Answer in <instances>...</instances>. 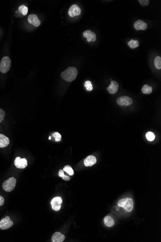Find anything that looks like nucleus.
<instances>
[{
	"instance_id": "cd10ccee",
	"label": "nucleus",
	"mask_w": 161,
	"mask_h": 242,
	"mask_svg": "<svg viewBox=\"0 0 161 242\" xmlns=\"http://www.w3.org/2000/svg\"><path fill=\"white\" fill-rule=\"evenodd\" d=\"M4 203V198H3V197L0 196V207L3 205Z\"/></svg>"
},
{
	"instance_id": "bb28decb",
	"label": "nucleus",
	"mask_w": 161,
	"mask_h": 242,
	"mask_svg": "<svg viewBox=\"0 0 161 242\" xmlns=\"http://www.w3.org/2000/svg\"><path fill=\"white\" fill-rule=\"evenodd\" d=\"M139 1L141 4V6H148L149 3V0H139Z\"/></svg>"
},
{
	"instance_id": "4468645a",
	"label": "nucleus",
	"mask_w": 161,
	"mask_h": 242,
	"mask_svg": "<svg viewBox=\"0 0 161 242\" xmlns=\"http://www.w3.org/2000/svg\"><path fill=\"white\" fill-rule=\"evenodd\" d=\"M96 159L94 156H89L84 160L85 166L90 167L96 163Z\"/></svg>"
},
{
	"instance_id": "7ed1b4c3",
	"label": "nucleus",
	"mask_w": 161,
	"mask_h": 242,
	"mask_svg": "<svg viewBox=\"0 0 161 242\" xmlns=\"http://www.w3.org/2000/svg\"><path fill=\"white\" fill-rule=\"evenodd\" d=\"M11 66V60L8 56L3 57L0 63V71L1 73H7Z\"/></svg>"
},
{
	"instance_id": "aec40b11",
	"label": "nucleus",
	"mask_w": 161,
	"mask_h": 242,
	"mask_svg": "<svg viewBox=\"0 0 161 242\" xmlns=\"http://www.w3.org/2000/svg\"><path fill=\"white\" fill-rule=\"evenodd\" d=\"M154 65L157 69H161V57L160 56H157L154 60Z\"/></svg>"
},
{
	"instance_id": "a878e982",
	"label": "nucleus",
	"mask_w": 161,
	"mask_h": 242,
	"mask_svg": "<svg viewBox=\"0 0 161 242\" xmlns=\"http://www.w3.org/2000/svg\"><path fill=\"white\" fill-rule=\"evenodd\" d=\"M5 117V112L4 110L0 108V123L3 121Z\"/></svg>"
},
{
	"instance_id": "a211bd4d",
	"label": "nucleus",
	"mask_w": 161,
	"mask_h": 242,
	"mask_svg": "<svg viewBox=\"0 0 161 242\" xmlns=\"http://www.w3.org/2000/svg\"><path fill=\"white\" fill-rule=\"evenodd\" d=\"M127 45L129 46L131 49H134L139 46V43L138 40H131L128 42Z\"/></svg>"
},
{
	"instance_id": "1a4fd4ad",
	"label": "nucleus",
	"mask_w": 161,
	"mask_h": 242,
	"mask_svg": "<svg viewBox=\"0 0 161 242\" xmlns=\"http://www.w3.org/2000/svg\"><path fill=\"white\" fill-rule=\"evenodd\" d=\"M81 12V10L77 4H74L69 8V15L71 17H74L75 16L79 15Z\"/></svg>"
},
{
	"instance_id": "dca6fc26",
	"label": "nucleus",
	"mask_w": 161,
	"mask_h": 242,
	"mask_svg": "<svg viewBox=\"0 0 161 242\" xmlns=\"http://www.w3.org/2000/svg\"><path fill=\"white\" fill-rule=\"evenodd\" d=\"M10 140L7 137L3 134H0V148H3L8 146Z\"/></svg>"
},
{
	"instance_id": "7c9ffc66",
	"label": "nucleus",
	"mask_w": 161,
	"mask_h": 242,
	"mask_svg": "<svg viewBox=\"0 0 161 242\" xmlns=\"http://www.w3.org/2000/svg\"><path fill=\"white\" fill-rule=\"evenodd\" d=\"M49 139L51 140V137L49 136Z\"/></svg>"
},
{
	"instance_id": "9d476101",
	"label": "nucleus",
	"mask_w": 161,
	"mask_h": 242,
	"mask_svg": "<svg viewBox=\"0 0 161 242\" xmlns=\"http://www.w3.org/2000/svg\"><path fill=\"white\" fill-rule=\"evenodd\" d=\"M83 36L87 38L88 42H95L96 40V34L90 30H86L83 33Z\"/></svg>"
},
{
	"instance_id": "f03ea898",
	"label": "nucleus",
	"mask_w": 161,
	"mask_h": 242,
	"mask_svg": "<svg viewBox=\"0 0 161 242\" xmlns=\"http://www.w3.org/2000/svg\"><path fill=\"white\" fill-rule=\"evenodd\" d=\"M118 207H121L128 212L132 211L134 206L133 200L130 198H126L121 199L118 202Z\"/></svg>"
},
{
	"instance_id": "c756f323",
	"label": "nucleus",
	"mask_w": 161,
	"mask_h": 242,
	"mask_svg": "<svg viewBox=\"0 0 161 242\" xmlns=\"http://www.w3.org/2000/svg\"><path fill=\"white\" fill-rule=\"evenodd\" d=\"M58 175H59V176H60V177H63L64 175L63 170H60L59 172H58Z\"/></svg>"
},
{
	"instance_id": "423d86ee",
	"label": "nucleus",
	"mask_w": 161,
	"mask_h": 242,
	"mask_svg": "<svg viewBox=\"0 0 161 242\" xmlns=\"http://www.w3.org/2000/svg\"><path fill=\"white\" fill-rule=\"evenodd\" d=\"M13 225V222L9 216H6L0 221V229L3 230L7 229Z\"/></svg>"
},
{
	"instance_id": "f8f14e48",
	"label": "nucleus",
	"mask_w": 161,
	"mask_h": 242,
	"mask_svg": "<svg viewBox=\"0 0 161 242\" xmlns=\"http://www.w3.org/2000/svg\"><path fill=\"white\" fill-rule=\"evenodd\" d=\"M119 88V85L116 81H112L110 85L108 87L107 90L110 93L112 94H115L117 92Z\"/></svg>"
},
{
	"instance_id": "393cba45",
	"label": "nucleus",
	"mask_w": 161,
	"mask_h": 242,
	"mask_svg": "<svg viewBox=\"0 0 161 242\" xmlns=\"http://www.w3.org/2000/svg\"><path fill=\"white\" fill-rule=\"evenodd\" d=\"M53 137H54V138L55 139V141L57 142H58L61 140V135H60V133H58V132H56L52 134Z\"/></svg>"
},
{
	"instance_id": "b1692460",
	"label": "nucleus",
	"mask_w": 161,
	"mask_h": 242,
	"mask_svg": "<svg viewBox=\"0 0 161 242\" xmlns=\"http://www.w3.org/2000/svg\"><path fill=\"white\" fill-rule=\"evenodd\" d=\"M146 138H147L148 140L149 141H153L155 139V135H154L153 133L152 132H148L147 133V134L146 135Z\"/></svg>"
},
{
	"instance_id": "20e7f679",
	"label": "nucleus",
	"mask_w": 161,
	"mask_h": 242,
	"mask_svg": "<svg viewBox=\"0 0 161 242\" xmlns=\"http://www.w3.org/2000/svg\"><path fill=\"white\" fill-rule=\"evenodd\" d=\"M17 180L14 177H11L4 181L3 184V188L6 192L13 191L16 187Z\"/></svg>"
},
{
	"instance_id": "2eb2a0df",
	"label": "nucleus",
	"mask_w": 161,
	"mask_h": 242,
	"mask_svg": "<svg viewBox=\"0 0 161 242\" xmlns=\"http://www.w3.org/2000/svg\"><path fill=\"white\" fill-rule=\"evenodd\" d=\"M65 239V236L63 234L56 232L53 234L51 238V241L52 242H62Z\"/></svg>"
},
{
	"instance_id": "ddd939ff",
	"label": "nucleus",
	"mask_w": 161,
	"mask_h": 242,
	"mask_svg": "<svg viewBox=\"0 0 161 242\" xmlns=\"http://www.w3.org/2000/svg\"><path fill=\"white\" fill-rule=\"evenodd\" d=\"M134 27L135 29L137 31L140 30L144 31L147 29L148 25H147V23H146L143 20H138L135 22Z\"/></svg>"
},
{
	"instance_id": "39448f33",
	"label": "nucleus",
	"mask_w": 161,
	"mask_h": 242,
	"mask_svg": "<svg viewBox=\"0 0 161 242\" xmlns=\"http://www.w3.org/2000/svg\"><path fill=\"white\" fill-rule=\"evenodd\" d=\"M116 103L120 106H129L133 104V100L131 98L124 96L119 97L116 100Z\"/></svg>"
},
{
	"instance_id": "5701e85b",
	"label": "nucleus",
	"mask_w": 161,
	"mask_h": 242,
	"mask_svg": "<svg viewBox=\"0 0 161 242\" xmlns=\"http://www.w3.org/2000/svg\"><path fill=\"white\" fill-rule=\"evenodd\" d=\"M85 86L86 90L88 91H91L93 88V86L92 85V83L90 81H86L85 82Z\"/></svg>"
},
{
	"instance_id": "f257e3e1",
	"label": "nucleus",
	"mask_w": 161,
	"mask_h": 242,
	"mask_svg": "<svg viewBox=\"0 0 161 242\" xmlns=\"http://www.w3.org/2000/svg\"><path fill=\"white\" fill-rule=\"evenodd\" d=\"M78 73V71L75 67H69L62 72L61 76L65 81L71 82L76 79Z\"/></svg>"
},
{
	"instance_id": "6e6552de",
	"label": "nucleus",
	"mask_w": 161,
	"mask_h": 242,
	"mask_svg": "<svg viewBox=\"0 0 161 242\" xmlns=\"http://www.w3.org/2000/svg\"><path fill=\"white\" fill-rule=\"evenodd\" d=\"M15 165L16 167L19 169H24L27 166L28 162L26 159H21L19 157L16 158L14 161Z\"/></svg>"
},
{
	"instance_id": "4be33fe9",
	"label": "nucleus",
	"mask_w": 161,
	"mask_h": 242,
	"mask_svg": "<svg viewBox=\"0 0 161 242\" xmlns=\"http://www.w3.org/2000/svg\"><path fill=\"white\" fill-rule=\"evenodd\" d=\"M19 11L23 15H26L28 12V8L27 6L24 5H21L19 7Z\"/></svg>"
},
{
	"instance_id": "6ab92c4d",
	"label": "nucleus",
	"mask_w": 161,
	"mask_h": 242,
	"mask_svg": "<svg viewBox=\"0 0 161 242\" xmlns=\"http://www.w3.org/2000/svg\"><path fill=\"white\" fill-rule=\"evenodd\" d=\"M153 91L152 87H150L148 85H145L142 88V92L145 94H150Z\"/></svg>"
},
{
	"instance_id": "9b49d317",
	"label": "nucleus",
	"mask_w": 161,
	"mask_h": 242,
	"mask_svg": "<svg viewBox=\"0 0 161 242\" xmlns=\"http://www.w3.org/2000/svg\"><path fill=\"white\" fill-rule=\"evenodd\" d=\"M28 20L30 24L33 25L35 27H38L41 24V21L39 19L36 15H30L28 17Z\"/></svg>"
},
{
	"instance_id": "c85d7f7f",
	"label": "nucleus",
	"mask_w": 161,
	"mask_h": 242,
	"mask_svg": "<svg viewBox=\"0 0 161 242\" xmlns=\"http://www.w3.org/2000/svg\"><path fill=\"white\" fill-rule=\"evenodd\" d=\"M63 179L65 181H69L70 180V177L69 176L67 175H64L63 177H62Z\"/></svg>"
},
{
	"instance_id": "f3484780",
	"label": "nucleus",
	"mask_w": 161,
	"mask_h": 242,
	"mask_svg": "<svg viewBox=\"0 0 161 242\" xmlns=\"http://www.w3.org/2000/svg\"><path fill=\"white\" fill-rule=\"evenodd\" d=\"M105 225L108 227H111L115 224V221L113 218L110 216H107L104 218Z\"/></svg>"
},
{
	"instance_id": "412c9836",
	"label": "nucleus",
	"mask_w": 161,
	"mask_h": 242,
	"mask_svg": "<svg viewBox=\"0 0 161 242\" xmlns=\"http://www.w3.org/2000/svg\"><path fill=\"white\" fill-rule=\"evenodd\" d=\"M63 171H65L69 175H74V170L69 165H66L63 168Z\"/></svg>"
},
{
	"instance_id": "0eeeda50",
	"label": "nucleus",
	"mask_w": 161,
	"mask_h": 242,
	"mask_svg": "<svg viewBox=\"0 0 161 242\" xmlns=\"http://www.w3.org/2000/svg\"><path fill=\"white\" fill-rule=\"evenodd\" d=\"M62 203V198H61L60 197H56L51 201V204L52 208L55 211H58L60 209Z\"/></svg>"
}]
</instances>
